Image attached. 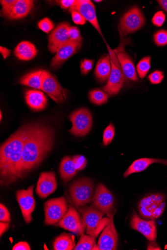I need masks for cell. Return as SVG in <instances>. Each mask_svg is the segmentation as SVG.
<instances>
[{
	"label": "cell",
	"instance_id": "cell-1",
	"mask_svg": "<svg viewBox=\"0 0 167 250\" xmlns=\"http://www.w3.org/2000/svg\"><path fill=\"white\" fill-rule=\"evenodd\" d=\"M54 141V133L51 127L41 123L30 124L23 148L20 179L26 177L41 165L51 151Z\"/></svg>",
	"mask_w": 167,
	"mask_h": 250
},
{
	"label": "cell",
	"instance_id": "cell-2",
	"mask_svg": "<svg viewBox=\"0 0 167 250\" xmlns=\"http://www.w3.org/2000/svg\"><path fill=\"white\" fill-rule=\"evenodd\" d=\"M30 124L22 126L0 147V183L9 186L20 179L24 146Z\"/></svg>",
	"mask_w": 167,
	"mask_h": 250
},
{
	"label": "cell",
	"instance_id": "cell-3",
	"mask_svg": "<svg viewBox=\"0 0 167 250\" xmlns=\"http://www.w3.org/2000/svg\"><path fill=\"white\" fill-rule=\"evenodd\" d=\"M94 185L89 178L84 177L74 182L70 187L72 204L79 210L92 202Z\"/></svg>",
	"mask_w": 167,
	"mask_h": 250
},
{
	"label": "cell",
	"instance_id": "cell-4",
	"mask_svg": "<svg viewBox=\"0 0 167 250\" xmlns=\"http://www.w3.org/2000/svg\"><path fill=\"white\" fill-rule=\"evenodd\" d=\"M78 210L84 218L87 234L97 238L109 223L110 218H103L105 213L93 206H86Z\"/></svg>",
	"mask_w": 167,
	"mask_h": 250
},
{
	"label": "cell",
	"instance_id": "cell-5",
	"mask_svg": "<svg viewBox=\"0 0 167 250\" xmlns=\"http://www.w3.org/2000/svg\"><path fill=\"white\" fill-rule=\"evenodd\" d=\"M166 196L162 194H153L143 198L139 204L141 216L146 220H155L164 213Z\"/></svg>",
	"mask_w": 167,
	"mask_h": 250
},
{
	"label": "cell",
	"instance_id": "cell-6",
	"mask_svg": "<svg viewBox=\"0 0 167 250\" xmlns=\"http://www.w3.org/2000/svg\"><path fill=\"white\" fill-rule=\"evenodd\" d=\"M107 48L109 52L112 69L108 83L102 89L108 95L114 96L122 88L124 82V75L116 51L111 49L108 45Z\"/></svg>",
	"mask_w": 167,
	"mask_h": 250
},
{
	"label": "cell",
	"instance_id": "cell-7",
	"mask_svg": "<svg viewBox=\"0 0 167 250\" xmlns=\"http://www.w3.org/2000/svg\"><path fill=\"white\" fill-rule=\"evenodd\" d=\"M69 209L65 198L62 196L48 200L44 204L45 224L55 225L60 221Z\"/></svg>",
	"mask_w": 167,
	"mask_h": 250
},
{
	"label": "cell",
	"instance_id": "cell-8",
	"mask_svg": "<svg viewBox=\"0 0 167 250\" xmlns=\"http://www.w3.org/2000/svg\"><path fill=\"white\" fill-rule=\"evenodd\" d=\"M69 118L72 127L69 132L76 136H84L91 130L93 120L90 111L87 108H82L73 111Z\"/></svg>",
	"mask_w": 167,
	"mask_h": 250
},
{
	"label": "cell",
	"instance_id": "cell-9",
	"mask_svg": "<svg viewBox=\"0 0 167 250\" xmlns=\"http://www.w3.org/2000/svg\"><path fill=\"white\" fill-rule=\"evenodd\" d=\"M145 24V19L138 7H134L127 12L122 18L119 31L123 36L133 33Z\"/></svg>",
	"mask_w": 167,
	"mask_h": 250
},
{
	"label": "cell",
	"instance_id": "cell-10",
	"mask_svg": "<svg viewBox=\"0 0 167 250\" xmlns=\"http://www.w3.org/2000/svg\"><path fill=\"white\" fill-rule=\"evenodd\" d=\"M55 225L80 236L86 229L83 216L71 205H69L68 211L63 219Z\"/></svg>",
	"mask_w": 167,
	"mask_h": 250
},
{
	"label": "cell",
	"instance_id": "cell-11",
	"mask_svg": "<svg viewBox=\"0 0 167 250\" xmlns=\"http://www.w3.org/2000/svg\"><path fill=\"white\" fill-rule=\"evenodd\" d=\"M41 90L58 104H61L67 98V90L48 72L43 71Z\"/></svg>",
	"mask_w": 167,
	"mask_h": 250
},
{
	"label": "cell",
	"instance_id": "cell-12",
	"mask_svg": "<svg viewBox=\"0 0 167 250\" xmlns=\"http://www.w3.org/2000/svg\"><path fill=\"white\" fill-rule=\"evenodd\" d=\"M34 186H30L27 189L19 190L16 196L21 208L23 217L26 223L32 221V213L36 208V202L33 196Z\"/></svg>",
	"mask_w": 167,
	"mask_h": 250
},
{
	"label": "cell",
	"instance_id": "cell-13",
	"mask_svg": "<svg viewBox=\"0 0 167 250\" xmlns=\"http://www.w3.org/2000/svg\"><path fill=\"white\" fill-rule=\"evenodd\" d=\"M114 203V198L112 193L104 185L99 184L93 197V206L108 215L113 212Z\"/></svg>",
	"mask_w": 167,
	"mask_h": 250
},
{
	"label": "cell",
	"instance_id": "cell-14",
	"mask_svg": "<svg viewBox=\"0 0 167 250\" xmlns=\"http://www.w3.org/2000/svg\"><path fill=\"white\" fill-rule=\"evenodd\" d=\"M82 43L81 38L76 41L69 40L60 45L51 61V67L57 69L61 66L68 59L78 52L81 47Z\"/></svg>",
	"mask_w": 167,
	"mask_h": 250
},
{
	"label": "cell",
	"instance_id": "cell-15",
	"mask_svg": "<svg viewBox=\"0 0 167 250\" xmlns=\"http://www.w3.org/2000/svg\"><path fill=\"white\" fill-rule=\"evenodd\" d=\"M115 212L107 215L110 218L108 224L102 231L99 239L96 250H115L118 243V234L116 229L113 217Z\"/></svg>",
	"mask_w": 167,
	"mask_h": 250
},
{
	"label": "cell",
	"instance_id": "cell-16",
	"mask_svg": "<svg viewBox=\"0 0 167 250\" xmlns=\"http://www.w3.org/2000/svg\"><path fill=\"white\" fill-rule=\"evenodd\" d=\"M131 227L144 235L149 241H155L157 231L155 220H146L134 212L130 221Z\"/></svg>",
	"mask_w": 167,
	"mask_h": 250
},
{
	"label": "cell",
	"instance_id": "cell-17",
	"mask_svg": "<svg viewBox=\"0 0 167 250\" xmlns=\"http://www.w3.org/2000/svg\"><path fill=\"white\" fill-rule=\"evenodd\" d=\"M69 11L71 12L77 11L80 13L103 36L97 18L96 10L91 1L89 0H76L73 6L69 9Z\"/></svg>",
	"mask_w": 167,
	"mask_h": 250
},
{
	"label": "cell",
	"instance_id": "cell-18",
	"mask_svg": "<svg viewBox=\"0 0 167 250\" xmlns=\"http://www.w3.org/2000/svg\"><path fill=\"white\" fill-rule=\"evenodd\" d=\"M57 186V181L54 172H42L38 181L36 193L42 199H46L55 192Z\"/></svg>",
	"mask_w": 167,
	"mask_h": 250
},
{
	"label": "cell",
	"instance_id": "cell-19",
	"mask_svg": "<svg viewBox=\"0 0 167 250\" xmlns=\"http://www.w3.org/2000/svg\"><path fill=\"white\" fill-rule=\"evenodd\" d=\"M70 28L68 22H63L51 33L49 38L48 48L52 53H56L60 45L70 40L68 34Z\"/></svg>",
	"mask_w": 167,
	"mask_h": 250
},
{
	"label": "cell",
	"instance_id": "cell-20",
	"mask_svg": "<svg viewBox=\"0 0 167 250\" xmlns=\"http://www.w3.org/2000/svg\"><path fill=\"white\" fill-rule=\"evenodd\" d=\"M115 51L124 76L130 80L138 81V76L134 64L131 58L124 50L123 46Z\"/></svg>",
	"mask_w": 167,
	"mask_h": 250
},
{
	"label": "cell",
	"instance_id": "cell-21",
	"mask_svg": "<svg viewBox=\"0 0 167 250\" xmlns=\"http://www.w3.org/2000/svg\"><path fill=\"white\" fill-rule=\"evenodd\" d=\"M153 164H161L167 166V161L158 158H143L139 159L133 162L124 174L125 178L130 175L141 172L146 170Z\"/></svg>",
	"mask_w": 167,
	"mask_h": 250
},
{
	"label": "cell",
	"instance_id": "cell-22",
	"mask_svg": "<svg viewBox=\"0 0 167 250\" xmlns=\"http://www.w3.org/2000/svg\"><path fill=\"white\" fill-rule=\"evenodd\" d=\"M25 99L28 105L35 111L43 110L47 105V99L46 96L39 90H27Z\"/></svg>",
	"mask_w": 167,
	"mask_h": 250
},
{
	"label": "cell",
	"instance_id": "cell-23",
	"mask_svg": "<svg viewBox=\"0 0 167 250\" xmlns=\"http://www.w3.org/2000/svg\"><path fill=\"white\" fill-rule=\"evenodd\" d=\"M34 6V1L31 0H17L8 18L17 20L24 18L31 12Z\"/></svg>",
	"mask_w": 167,
	"mask_h": 250
},
{
	"label": "cell",
	"instance_id": "cell-24",
	"mask_svg": "<svg viewBox=\"0 0 167 250\" xmlns=\"http://www.w3.org/2000/svg\"><path fill=\"white\" fill-rule=\"evenodd\" d=\"M38 51L35 45L29 41L19 43L15 49V55L23 61H30L35 58Z\"/></svg>",
	"mask_w": 167,
	"mask_h": 250
},
{
	"label": "cell",
	"instance_id": "cell-25",
	"mask_svg": "<svg viewBox=\"0 0 167 250\" xmlns=\"http://www.w3.org/2000/svg\"><path fill=\"white\" fill-rule=\"evenodd\" d=\"M77 172L73 158L70 156H66L63 158L59 167L61 179L65 183H68L77 174Z\"/></svg>",
	"mask_w": 167,
	"mask_h": 250
},
{
	"label": "cell",
	"instance_id": "cell-26",
	"mask_svg": "<svg viewBox=\"0 0 167 250\" xmlns=\"http://www.w3.org/2000/svg\"><path fill=\"white\" fill-rule=\"evenodd\" d=\"M112 65L109 55H107L101 58L98 61L95 75L101 82H104L109 79L111 72Z\"/></svg>",
	"mask_w": 167,
	"mask_h": 250
},
{
	"label": "cell",
	"instance_id": "cell-27",
	"mask_svg": "<svg viewBox=\"0 0 167 250\" xmlns=\"http://www.w3.org/2000/svg\"><path fill=\"white\" fill-rule=\"evenodd\" d=\"M75 236L71 234L63 233L53 242L54 250H72L76 246Z\"/></svg>",
	"mask_w": 167,
	"mask_h": 250
},
{
	"label": "cell",
	"instance_id": "cell-28",
	"mask_svg": "<svg viewBox=\"0 0 167 250\" xmlns=\"http://www.w3.org/2000/svg\"><path fill=\"white\" fill-rule=\"evenodd\" d=\"M43 71H37L22 77L19 83L37 89H41Z\"/></svg>",
	"mask_w": 167,
	"mask_h": 250
},
{
	"label": "cell",
	"instance_id": "cell-29",
	"mask_svg": "<svg viewBox=\"0 0 167 250\" xmlns=\"http://www.w3.org/2000/svg\"><path fill=\"white\" fill-rule=\"evenodd\" d=\"M97 244L95 238L90 235L83 233L74 250H96Z\"/></svg>",
	"mask_w": 167,
	"mask_h": 250
},
{
	"label": "cell",
	"instance_id": "cell-30",
	"mask_svg": "<svg viewBox=\"0 0 167 250\" xmlns=\"http://www.w3.org/2000/svg\"><path fill=\"white\" fill-rule=\"evenodd\" d=\"M89 98L92 103L101 105L108 102L109 95L103 90L95 89L89 93Z\"/></svg>",
	"mask_w": 167,
	"mask_h": 250
},
{
	"label": "cell",
	"instance_id": "cell-31",
	"mask_svg": "<svg viewBox=\"0 0 167 250\" xmlns=\"http://www.w3.org/2000/svg\"><path fill=\"white\" fill-rule=\"evenodd\" d=\"M151 68V57L150 56L143 58L137 66V70L140 78L144 79Z\"/></svg>",
	"mask_w": 167,
	"mask_h": 250
},
{
	"label": "cell",
	"instance_id": "cell-32",
	"mask_svg": "<svg viewBox=\"0 0 167 250\" xmlns=\"http://www.w3.org/2000/svg\"><path fill=\"white\" fill-rule=\"evenodd\" d=\"M115 136V127L112 124H110L105 129L103 133V144L107 146L110 144Z\"/></svg>",
	"mask_w": 167,
	"mask_h": 250
},
{
	"label": "cell",
	"instance_id": "cell-33",
	"mask_svg": "<svg viewBox=\"0 0 167 250\" xmlns=\"http://www.w3.org/2000/svg\"><path fill=\"white\" fill-rule=\"evenodd\" d=\"M154 40L158 46H164L167 44V30H161L154 36Z\"/></svg>",
	"mask_w": 167,
	"mask_h": 250
},
{
	"label": "cell",
	"instance_id": "cell-34",
	"mask_svg": "<svg viewBox=\"0 0 167 250\" xmlns=\"http://www.w3.org/2000/svg\"><path fill=\"white\" fill-rule=\"evenodd\" d=\"M17 0H1L0 1L2 6V14L5 17L8 18Z\"/></svg>",
	"mask_w": 167,
	"mask_h": 250
},
{
	"label": "cell",
	"instance_id": "cell-35",
	"mask_svg": "<svg viewBox=\"0 0 167 250\" xmlns=\"http://www.w3.org/2000/svg\"><path fill=\"white\" fill-rule=\"evenodd\" d=\"M54 24L52 21L45 18L39 22V28L43 32L49 33L54 28Z\"/></svg>",
	"mask_w": 167,
	"mask_h": 250
},
{
	"label": "cell",
	"instance_id": "cell-36",
	"mask_svg": "<svg viewBox=\"0 0 167 250\" xmlns=\"http://www.w3.org/2000/svg\"><path fill=\"white\" fill-rule=\"evenodd\" d=\"M72 158L77 171L83 170L85 168L87 161L84 156L75 155Z\"/></svg>",
	"mask_w": 167,
	"mask_h": 250
},
{
	"label": "cell",
	"instance_id": "cell-37",
	"mask_svg": "<svg viewBox=\"0 0 167 250\" xmlns=\"http://www.w3.org/2000/svg\"><path fill=\"white\" fill-rule=\"evenodd\" d=\"M164 78V75L163 72L157 70L151 73L148 77L151 83L157 84L160 83Z\"/></svg>",
	"mask_w": 167,
	"mask_h": 250
},
{
	"label": "cell",
	"instance_id": "cell-38",
	"mask_svg": "<svg viewBox=\"0 0 167 250\" xmlns=\"http://www.w3.org/2000/svg\"><path fill=\"white\" fill-rule=\"evenodd\" d=\"M0 221L10 223L11 221L10 213L4 204H0Z\"/></svg>",
	"mask_w": 167,
	"mask_h": 250
},
{
	"label": "cell",
	"instance_id": "cell-39",
	"mask_svg": "<svg viewBox=\"0 0 167 250\" xmlns=\"http://www.w3.org/2000/svg\"><path fill=\"white\" fill-rule=\"evenodd\" d=\"M94 61L92 60L84 59L81 63V70L82 75H86L93 69Z\"/></svg>",
	"mask_w": 167,
	"mask_h": 250
},
{
	"label": "cell",
	"instance_id": "cell-40",
	"mask_svg": "<svg viewBox=\"0 0 167 250\" xmlns=\"http://www.w3.org/2000/svg\"><path fill=\"white\" fill-rule=\"evenodd\" d=\"M165 15L162 11L157 12L152 19L153 24L157 27H161L165 21Z\"/></svg>",
	"mask_w": 167,
	"mask_h": 250
},
{
	"label": "cell",
	"instance_id": "cell-41",
	"mask_svg": "<svg viewBox=\"0 0 167 250\" xmlns=\"http://www.w3.org/2000/svg\"><path fill=\"white\" fill-rule=\"evenodd\" d=\"M71 13L72 19L76 24L83 25L86 23L87 20L80 13L77 11Z\"/></svg>",
	"mask_w": 167,
	"mask_h": 250
},
{
	"label": "cell",
	"instance_id": "cell-42",
	"mask_svg": "<svg viewBox=\"0 0 167 250\" xmlns=\"http://www.w3.org/2000/svg\"><path fill=\"white\" fill-rule=\"evenodd\" d=\"M68 34L71 40L76 41L81 38L79 30L76 27H70Z\"/></svg>",
	"mask_w": 167,
	"mask_h": 250
},
{
	"label": "cell",
	"instance_id": "cell-43",
	"mask_svg": "<svg viewBox=\"0 0 167 250\" xmlns=\"http://www.w3.org/2000/svg\"><path fill=\"white\" fill-rule=\"evenodd\" d=\"M13 250H31L29 244L26 242H20L16 244L12 249Z\"/></svg>",
	"mask_w": 167,
	"mask_h": 250
},
{
	"label": "cell",
	"instance_id": "cell-44",
	"mask_svg": "<svg viewBox=\"0 0 167 250\" xmlns=\"http://www.w3.org/2000/svg\"><path fill=\"white\" fill-rule=\"evenodd\" d=\"M75 1L73 0H62V1H59V3L61 8L66 10L70 9L72 6Z\"/></svg>",
	"mask_w": 167,
	"mask_h": 250
},
{
	"label": "cell",
	"instance_id": "cell-45",
	"mask_svg": "<svg viewBox=\"0 0 167 250\" xmlns=\"http://www.w3.org/2000/svg\"><path fill=\"white\" fill-rule=\"evenodd\" d=\"M9 225V223L0 222V235H1V237L8 230Z\"/></svg>",
	"mask_w": 167,
	"mask_h": 250
},
{
	"label": "cell",
	"instance_id": "cell-46",
	"mask_svg": "<svg viewBox=\"0 0 167 250\" xmlns=\"http://www.w3.org/2000/svg\"><path fill=\"white\" fill-rule=\"evenodd\" d=\"M0 52H1L4 59H5L8 58L11 53V51L10 50L2 46L0 47Z\"/></svg>",
	"mask_w": 167,
	"mask_h": 250
},
{
	"label": "cell",
	"instance_id": "cell-47",
	"mask_svg": "<svg viewBox=\"0 0 167 250\" xmlns=\"http://www.w3.org/2000/svg\"><path fill=\"white\" fill-rule=\"evenodd\" d=\"M147 250H162V249L159 247L155 241H150Z\"/></svg>",
	"mask_w": 167,
	"mask_h": 250
},
{
	"label": "cell",
	"instance_id": "cell-48",
	"mask_svg": "<svg viewBox=\"0 0 167 250\" xmlns=\"http://www.w3.org/2000/svg\"><path fill=\"white\" fill-rule=\"evenodd\" d=\"M157 2L163 9L167 12V0H160Z\"/></svg>",
	"mask_w": 167,
	"mask_h": 250
},
{
	"label": "cell",
	"instance_id": "cell-49",
	"mask_svg": "<svg viewBox=\"0 0 167 250\" xmlns=\"http://www.w3.org/2000/svg\"><path fill=\"white\" fill-rule=\"evenodd\" d=\"M95 2H102V1H94Z\"/></svg>",
	"mask_w": 167,
	"mask_h": 250
},
{
	"label": "cell",
	"instance_id": "cell-50",
	"mask_svg": "<svg viewBox=\"0 0 167 250\" xmlns=\"http://www.w3.org/2000/svg\"><path fill=\"white\" fill-rule=\"evenodd\" d=\"M2 119V113L1 112V120Z\"/></svg>",
	"mask_w": 167,
	"mask_h": 250
}]
</instances>
